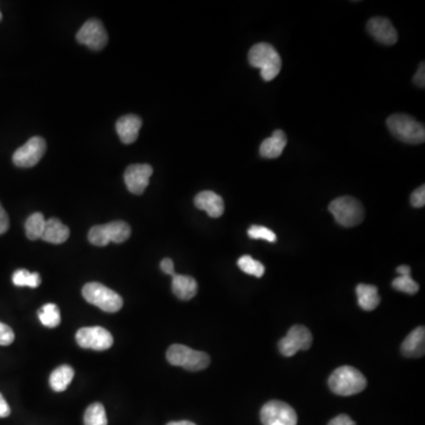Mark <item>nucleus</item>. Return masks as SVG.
Returning a JSON list of instances; mask_svg holds the SVG:
<instances>
[{
  "mask_svg": "<svg viewBox=\"0 0 425 425\" xmlns=\"http://www.w3.org/2000/svg\"><path fill=\"white\" fill-rule=\"evenodd\" d=\"M367 31L374 40L384 45H394L397 43L398 32L388 18L374 17L367 21Z\"/></svg>",
  "mask_w": 425,
  "mask_h": 425,
  "instance_id": "4468645a",
  "label": "nucleus"
},
{
  "mask_svg": "<svg viewBox=\"0 0 425 425\" xmlns=\"http://www.w3.org/2000/svg\"><path fill=\"white\" fill-rule=\"evenodd\" d=\"M132 235V228L124 221H112L107 225L92 227L89 232V241L95 246H107L110 243H122Z\"/></svg>",
  "mask_w": 425,
  "mask_h": 425,
  "instance_id": "0eeeda50",
  "label": "nucleus"
},
{
  "mask_svg": "<svg viewBox=\"0 0 425 425\" xmlns=\"http://www.w3.org/2000/svg\"><path fill=\"white\" fill-rule=\"evenodd\" d=\"M82 294L89 304L107 313L119 312L123 306L122 297L100 282H89L83 287Z\"/></svg>",
  "mask_w": 425,
  "mask_h": 425,
  "instance_id": "20e7f679",
  "label": "nucleus"
},
{
  "mask_svg": "<svg viewBox=\"0 0 425 425\" xmlns=\"http://www.w3.org/2000/svg\"><path fill=\"white\" fill-rule=\"evenodd\" d=\"M73 377H75V371L71 366H60L50 374V386L55 392H63L71 384Z\"/></svg>",
  "mask_w": 425,
  "mask_h": 425,
  "instance_id": "4be33fe9",
  "label": "nucleus"
},
{
  "mask_svg": "<svg viewBox=\"0 0 425 425\" xmlns=\"http://www.w3.org/2000/svg\"><path fill=\"white\" fill-rule=\"evenodd\" d=\"M10 227V220H8V213L0 203V235L6 233Z\"/></svg>",
  "mask_w": 425,
  "mask_h": 425,
  "instance_id": "473e14b6",
  "label": "nucleus"
},
{
  "mask_svg": "<svg viewBox=\"0 0 425 425\" xmlns=\"http://www.w3.org/2000/svg\"><path fill=\"white\" fill-rule=\"evenodd\" d=\"M45 223H46V220L42 213H33V214L30 215L26 220V223H25L26 236L32 241L42 238L43 232H44Z\"/></svg>",
  "mask_w": 425,
  "mask_h": 425,
  "instance_id": "5701e85b",
  "label": "nucleus"
},
{
  "mask_svg": "<svg viewBox=\"0 0 425 425\" xmlns=\"http://www.w3.org/2000/svg\"><path fill=\"white\" fill-rule=\"evenodd\" d=\"M171 290L181 300H191L198 293V282L189 275H173Z\"/></svg>",
  "mask_w": 425,
  "mask_h": 425,
  "instance_id": "aec40b11",
  "label": "nucleus"
},
{
  "mask_svg": "<svg viewBox=\"0 0 425 425\" xmlns=\"http://www.w3.org/2000/svg\"><path fill=\"white\" fill-rule=\"evenodd\" d=\"M40 322L49 329H55L60 324V309L56 304H45L38 311Z\"/></svg>",
  "mask_w": 425,
  "mask_h": 425,
  "instance_id": "b1692460",
  "label": "nucleus"
},
{
  "mask_svg": "<svg viewBox=\"0 0 425 425\" xmlns=\"http://www.w3.org/2000/svg\"><path fill=\"white\" fill-rule=\"evenodd\" d=\"M11 413V408L8 404L4 396L0 394V418L8 417Z\"/></svg>",
  "mask_w": 425,
  "mask_h": 425,
  "instance_id": "c9c22d12",
  "label": "nucleus"
},
{
  "mask_svg": "<svg viewBox=\"0 0 425 425\" xmlns=\"http://www.w3.org/2000/svg\"><path fill=\"white\" fill-rule=\"evenodd\" d=\"M356 292H357L358 305L364 311H374L381 304V297L376 286L359 284Z\"/></svg>",
  "mask_w": 425,
  "mask_h": 425,
  "instance_id": "412c9836",
  "label": "nucleus"
},
{
  "mask_svg": "<svg viewBox=\"0 0 425 425\" xmlns=\"http://www.w3.org/2000/svg\"><path fill=\"white\" fill-rule=\"evenodd\" d=\"M287 144V136L282 130H275L260 146V155L265 159H277L281 155Z\"/></svg>",
  "mask_w": 425,
  "mask_h": 425,
  "instance_id": "a211bd4d",
  "label": "nucleus"
},
{
  "mask_svg": "<svg viewBox=\"0 0 425 425\" xmlns=\"http://www.w3.org/2000/svg\"><path fill=\"white\" fill-rule=\"evenodd\" d=\"M329 211L337 223L347 228L361 225L365 216L362 203L352 196H340L333 200L329 206Z\"/></svg>",
  "mask_w": 425,
  "mask_h": 425,
  "instance_id": "39448f33",
  "label": "nucleus"
},
{
  "mask_svg": "<svg viewBox=\"0 0 425 425\" xmlns=\"http://www.w3.org/2000/svg\"><path fill=\"white\" fill-rule=\"evenodd\" d=\"M248 236L253 240H265L267 243H275L277 241V235L275 232L270 231V228L263 226H250L248 228Z\"/></svg>",
  "mask_w": 425,
  "mask_h": 425,
  "instance_id": "c85d7f7f",
  "label": "nucleus"
},
{
  "mask_svg": "<svg viewBox=\"0 0 425 425\" xmlns=\"http://www.w3.org/2000/svg\"><path fill=\"white\" fill-rule=\"evenodd\" d=\"M84 425H107V413L101 403H94L85 410Z\"/></svg>",
  "mask_w": 425,
  "mask_h": 425,
  "instance_id": "a878e982",
  "label": "nucleus"
},
{
  "mask_svg": "<svg viewBox=\"0 0 425 425\" xmlns=\"http://www.w3.org/2000/svg\"><path fill=\"white\" fill-rule=\"evenodd\" d=\"M161 270H162L163 273H166L168 275H175V270H174V263H173V260L169 258L163 259L162 261H161Z\"/></svg>",
  "mask_w": 425,
  "mask_h": 425,
  "instance_id": "72a5a7b5",
  "label": "nucleus"
},
{
  "mask_svg": "<svg viewBox=\"0 0 425 425\" xmlns=\"http://www.w3.org/2000/svg\"><path fill=\"white\" fill-rule=\"evenodd\" d=\"M69 236H70V229L68 227L65 226L60 220L51 218V219L46 220L44 232L40 238L46 243L60 245V243H65Z\"/></svg>",
  "mask_w": 425,
  "mask_h": 425,
  "instance_id": "6ab92c4d",
  "label": "nucleus"
},
{
  "mask_svg": "<svg viewBox=\"0 0 425 425\" xmlns=\"http://www.w3.org/2000/svg\"><path fill=\"white\" fill-rule=\"evenodd\" d=\"M149 164H132L124 171V182L132 194H144L153 175Z\"/></svg>",
  "mask_w": 425,
  "mask_h": 425,
  "instance_id": "ddd939ff",
  "label": "nucleus"
},
{
  "mask_svg": "<svg viewBox=\"0 0 425 425\" xmlns=\"http://www.w3.org/2000/svg\"><path fill=\"white\" fill-rule=\"evenodd\" d=\"M248 63L253 68L260 69L263 80H275L281 70V57L268 43H258L248 52Z\"/></svg>",
  "mask_w": 425,
  "mask_h": 425,
  "instance_id": "f03ea898",
  "label": "nucleus"
},
{
  "mask_svg": "<svg viewBox=\"0 0 425 425\" xmlns=\"http://www.w3.org/2000/svg\"><path fill=\"white\" fill-rule=\"evenodd\" d=\"M238 266L247 275H253L257 278H261L265 275V266L258 260L252 258L250 255H243L238 259Z\"/></svg>",
  "mask_w": 425,
  "mask_h": 425,
  "instance_id": "bb28decb",
  "label": "nucleus"
},
{
  "mask_svg": "<svg viewBox=\"0 0 425 425\" xmlns=\"http://www.w3.org/2000/svg\"><path fill=\"white\" fill-rule=\"evenodd\" d=\"M312 333L302 325H294L290 327L286 337L279 342V351L285 357H293L298 351H306L312 345Z\"/></svg>",
  "mask_w": 425,
  "mask_h": 425,
  "instance_id": "6e6552de",
  "label": "nucleus"
},
{
  "mask_svg": "<svg viewBox=\"0 0 425 425\" xmlns=\"http://www.w3.org/2000/svg\"><path fill=\"white\" fill-rule=\"evenodd\" d=\"M413 83L416 84L419 88H424L425 87V64L424 62H422L419 64V68H418L416 75L413 76Z\"/></svg>",
  "mask_w": 425,
  "mask_h": 425,
  "instance_id": "2f4dec72",
  "label": "nucleus"
},
{
  "mask_svg": "<svg viewBox=\"0 0 425 425\" xmlns=\"http://www.w3.org/2000/svg\"><path fill=\"white\" fill-rule=\"evenodd\" d=\"M76 342L83 349L105 351L112 347L114 338L109 331L101 326L82 327L76 333Z\"/></svg>",
  "mask_w": 425,
  "mask_h": 425,
  "instance_id": "9d476101",
  "label": "nucleus"
},
{
  "mask_svg": "<svg viewBox=\"0 0 425 425\" xmlns=\"http://www.w3.org/2000/svg\"><path fill=\"white\" fill-rule=\"evenodd\" d=\"M401 354L406 357L419 358L424 356L425 352V330L424 326H418L417 329L411 332L401 344Z\"/></svg>",
  "mask_w": 425,
  "mask_h": 425,
  "instance_id": "f3484780",
  "label": "nucleus"
},
{
  "mask_svg": "<svg viewBox=\"0 0 425 425\" xmlns=\"http://www.w3.org/2000/svg\"><path fill=\"white\" fill-rule=\"evenodd\" d=\"M410 202L415 208H422L425 205V186L418 187L410 196Z\"/></svg>",
  "mask_w": 425,
  "mask_h": 425,
  "instance_id": "7c9ffc66",
  "label": "nucleus"
},
{
  "mask_svg": "<svg viewBox=\"0 0 425 425\" xmlns=\"http://www.w3.org/2000/svg\"><path fill=\"white\" fill-rule=\"evenodd\" d=\"M329 425H356V423L347 415H339L333 419H331Z\"/></svg>",
  "mask_w": 425,
  "mask_h": 425,
  "instance_id": "f704fd0d",
  "label": "nucleus"
},
{
  "mask_svg": "<svg viewBox=\"0 0 425 425\" xmlns=\"http://www.w3.org/2000/svg\"><path fill=\"white\" fill-rule=\"evenodd\" d=\"M390 132L401 142L408 144H421L425 141L423 124L404 114H394L386 121Z\"/></svg>",
  "mask_w": 425,
  "mask_h": 425,
  "instance_id": "7ed1b4c3",
  "label": "nucleus"
},
{
  "mask_svg": "<svg viewBox=\"0 0 425 425\" xmlns=\"http://www.w3.org/2000/svg\"><path fill=\"white\" fill-rule=\"evenodd\" d=\"M394 290L403 292V293L413 295L419 290L417 282L415 281L410 275H401L392 281Z\"/></svg>",
  "mask_w": 425,
  "mask_h": 425,
  "instance_id": "cd10ccee",
  "label": "nucleus"
},
{
  "mask_svg": "<svg viewBox=\"0 0 425 425\" xmlns=\"http://www.w3.org/2000/svg\"><path fill=\"white\" fill-rule=\"evenodd\" d=\"M46 151V142L40 136H35L28 139V142L18 148L13 154V163L17 167H35L44 156Z\"/></svg>",
  "mask_w": 425,
  "mask_h": 425,
  "instance_id": "9b49d317",
  "label": "nucleus"
},
{
  "mask_svg": "<svg viewBox=\"0 0 425 425\" xmlns=\"http://www.w3.org/2000/svg\"><path fill=\"white\" fill-rule=\"evenodd\" d=\"M367 381L364 374L352 366L344 365L334 370L329 378V386L333 394L354 396L366 389Z\"/></svg>",
  "mask_w": 425,
  "mask_h": 425,
  "instance_id": "f257e3e1",
  "label": "nucleus"
},
{
  "mask_svg": "<svg viewBox=\"0 0 425 425\" xmlns=\"http://www.w3.org/2000/svg\"><path fill=\"white\" fill-rule=\"evenodd\" d=\"M167 361L171 365L180 366L194 372L207 369L211 364V358L206 352L195 351L181 344H174L168 349Z\"/></svg>",
  "mask_w": 425,
  "mask_h": 425,
  "instance_id": "423d86ee",
  "label": "nucleus"
},
{
  "mask_svg": "<svg viewBox=\"0 0 425 425\" xmlns=\"http://www.w3.org/2000/svg\"><path fill=\"white\" fill-rule=\"evenodd\" d=\"M13 285L17 287L37 288L42 284L40 273L28 270H17L12 275Z\"/></svg>",
  "mask_w": 425,
  "mask_h": 425,
  "instance_id": "393cba45",
  "label": "nucleus"
},
{
  "mask_svg": "<svg viewBox=\"0 0 425 425\" xmlns=\"http://www.w3.org/2000/svg\"><path fill=\"white\" fill-rule=\"evenodd\" d=\"M0 20H1V12H0Z\"/></svg>",
  "mask_w": 425,
  "mask_h": 425,
  "instance_id": "58836bf2",
  "label": "nucleus"
},
{
  "mask_svg": "<svg viewBox=\"0 0 425 425\" xmlns=\"http://www.w3.org/2000/svg\"><path fill=\"white\" fill-rule=\"evenodd\" d=\"M167 425H196L193 422L189 421H180V422H171Z\"/></svg>",
  "mask_w": 425,
  "mask_h": 425,
  "instance_id": "4c0bfd02",
  "label": "nucleus"
},
{
  "mask_svg": "<svg viewBox=\"0 0 425 425\" xmlns=\"http://www.w3.org/2000/svg\"><path fill=\"white\" fill-rule=\"evenodd\" d=\"M141 127H142V119L136 115L123 116L116 123V130L124 144H132L135 142L139 137Z\"/></svg>",
  "mask_w": 425,
  "mask_h": 425,
  "instance_id": "dca6fc26",
  "label": "nucleus"
},
{
  "mask_svg": "<svg viewBox=\"0 0 425 425\" xmlns=\"http://www.w3.org/2000/svg\"><path fill=\"white\" fill-rule=\"evenodd\" d=\"M397 272L401 275H410L411 273V268L406 265H401V266L397 267Z\"/></svg>",
  "mask_w": 425,
  "mask_h": 425,
  "instance_id": "e433bc0d",
  "label": "nucleus"
},
{
  "mask_svg": "<svg viewBox=\"0 0 425 425\" xmlns=\"http://www.w3.org/2000/svg\"><path fill=\"white\" fill-rule=\"evenodd\" d=\"M194 203L196 208L206 211L207 214L209 215L211 218H214V219L220 218L225 211V203H223V198L214 191H201L195 196Z\"/></svg>",
  "mask_w": 425,
  "mask_h": 425,
  "instance_id": "2eb2a0df",
  "label": "nucleus"
},
{
  "mask_svg": "<svg viewBox=\"0 0 425 425\" xmlns=\"http://www.w3.org/2000/svg\"><path fill=\"white\" fill-rule=\"evenodd\" d=\"M15 342V332L10 326L0 322V345L8 346Z\"/></svg>",
  "mask_w": 425,
  "mask_h": 425,
  "instance_id": "c756f323",
  "label": "nucleus"
},
{
  "mask_svg": "<svg viewBox=\"0 0 425 425\" xmlns=\"http://www.w3.org/2000/svg\"><path fill=\"white\" fill-rule=\"evenodd\" d=\"M76 38L78 40V43L95 51H100L107 43V31L102 21L98 19H90L85 21L80 31L77 32Z\"/></svg>",
  "mask_w": 425,
  "mask_h": 425,
  "instance_id": "f8f14e48",
  "label": "nucleus"
},
{
  "mask_svg": "<svg viewBox=\"0 0 425 425\" xmlns=\"http://www.w3.org/2000/svg\"><path fill=\"white\" fill-rule=\"evenodd\" d=\"M263 425H297L298 416L292 406L281 401H270L261 409Z\"/></svg>",
  "mask_w": 425,
  "mask_h": 425,
  "instance_id": "1a4fd4ad",
  "label": "nucleus"
}]
</instances>
